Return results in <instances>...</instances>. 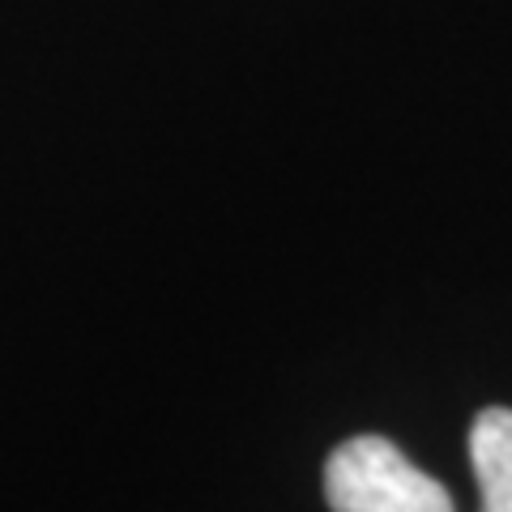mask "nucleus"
Segmentation results:
<instances>
[{
  "instance_id": "obj_1",
  "label": "nucleus",
  "mask_w": 512,
  "mask_h": 512,
  "mask_svg": "<svg viewBox=\"0 0 512 512\" xmlns=\"http://www.w3.org/2000/svg\"><path fill=\"white\" fill-rule=\"evenodd\" d=\"M325 500L333 512H453V495L384 436H350L333 448Z\"/></svg>"
},
{
  "instance_id": "obj_2",
  "label": "nucleus",
  "mask_w": 512,
  "mask_h": 512,
  "mask_svg": "<svg viewBox=\"0 0 512 512\" xmlns=\"http://www.w3.org/2000/svg\"><path fill=\"white\" fill-rule=\"evenodd\" d=\"M470 461L483 512H512V410L487 406L470 427Z\"/></svg>"
}]
</instances>
